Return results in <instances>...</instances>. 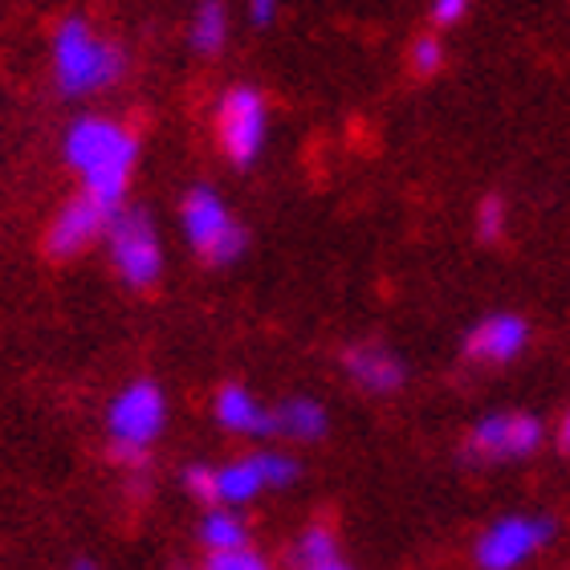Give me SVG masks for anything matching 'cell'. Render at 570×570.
Returning <instances> with one entry per match:
<instances>
[{
	"mask_svg": "<svg viewBox=\"0 0 570 570\" xmlns=\"http://www.w3.org/2000/svg\"><path fill=\"white\" fill-rule=\"evenodd\" d=\"M66 159L82 179V191H90L107 208H119L131 188L135 164H139V142L119 122L78 119L66 131Z\"/></svg>",
	"mask_w": 570,
	"mask_h": 570,
	"instance_id": "6da1fadb",
	"label": "cell"
},
{
	"mask_svg": "<svg viewBox=\"0 0 570 570\" xmlns=\"http://www.w3.org/2000/svg\"><path fill=\"white\" fill-rule=\"evenodd\" d=\"M119 73L122 53L110 41H102L90 24L78 21V17L58 24V33H53V78H58L61 95H98V90L119 82Z\"/></svg>",
	"mask_w": 570,
	"mask_h": 570,
	"instance_id": "7a4b0ae2",
	"label": "cell"
},
{
	"mask_svg": "<svg viewBox=\"0 0 570 570\" xmlns=\"http://www.w3.org/2000/svg\"><path fill=\"white\" fill-rule=\"evenodd\" d=\"M164 424H167V400L155 383L142 380V383H131V387H122V392L115 395L110 416H107L110 452L127 464L142 461V452L159 440Z\"/></svg>",
	"mask_w": 570,
	"mask_h": 570,
	"instance_id": "3957f363",
	"label": "cell"
},
{
	"mask_svg": "<svg viewBox=\"0 0 570 570\" xmlns=\"http://www.w3.org/2000/svg\"><path fill=\"white\" fill-rule=\"evenodd\" d=\"M184 237L208 265H233L245 253V228L228 204L208 188H191L184 200Z\"/></svg>",
	"mask_w": 570,
	"mask_h": 570,
	"instance_id": "277c9868",
	"label": "cell"
},
{
	"mask_svg": "<svg viewBox=\"0 0 570 570\" xmlns=\"http://www.w3.org/2000/svg\"><path fill=\"white\" fill-rule=\"evenodd\" d=\"M107 245H110V262L119 269V277L131 289H147V285L159 282L164 274V245L155 237L151 220L135 208H115L107 225Z\"/></svg>",
	"mask_w": 570,
	"mask_h": 570,
	"instance_id": "5b68a950",
	"label": "cell"
},
{
	"mask_svg": "<svg viewBox=\"0 0 570 570\" xmlns=\"http://www.w3.org/2000/svg\"><path fill=\"white\" fill-rule=\"evenodd\" d=\"M265 135H269L265 98L257 90H249V86H233L220 98V107H216V139H220V151L237 167H249L262 155Z\"/></svg>",
	"mask_w": 570,
	"mask_h": 570,
	"instance_id": "8992f818",
	"label": "cell"
},
{
	"mask_svg": "<svg viewBox=\"0 0 570 570\" xmlns=\"http://www.w3.org/2000/svg\"><path fill=\"white\" fill-rule=\"evenodd\" d=\"M554 525L547 518H501L476 542V567L485 570H513L525 559H534L547 547Z\"/></svg>",
	"mask_w": 570,
	"mask_h": 570,
	"instance_id": "52a82bcc",
	"label": "cell"
},
{
	"mask_svg": "<svg viewBox=\"0 0 570 570\" xmlns=\"http://www.w3.org/2000/svg\"><path fill=\"white\" fill-rule=\"evenodd\" d=\"M542 444V424L525 412L485 416L469 436V461H522Z\"/></svg>",
	"mask_w": 570,
	"mask_h": 570,
	"instance_id": "ba28073f",
	"label": "cell"
},
{
	"mask_svg": "<svg viewBox=\"0 0 570 570\" xmlns=\"http://www.w3.org/2000/svg\"><path fill=\"white\" fill-rule=\"evenodd\" d=\"M110 213L102 200H95L90 191H82L78 200H70L58 213V220L49 225V253L53 257H78L82 249H90L98 237H107Z\"/></svg>",
	"mask_w": 570,
	"mask_h": 570,
	"instance_id": "9c48e42d",
	"label": "cell"
},
{
	"mask_svg": "<svg viewBox=\"0 0 570 570\" xmlns=\"http://www.w3.org/2000/svg\"><path fill=\"white\" fill-rule=\"evenodd\" d=\"M530 343V326L518 314H493V318L476 322L469 338H464V355L476 363H510Z\"/></svg>",
	"mask_w": 570,
	"mask_h": 570,
	"instance_id": "30bf717a",
	"label": "cell"
},
{
	"mask_svg": "<svg viewBox=\"0 0 570 570\" xmlns=\"http://www.w3.org/2000/svg\"><path fill=\"white\" fill-rule=\"evenodd\" d=\"M343 367H346V375L371 395H392L404 387V363H400L387 346H371V343L351 346L343 355Z\"/></svg>",
	"mask_w": 570,
	"mask_h": 570,
	"instance_id": "8fae6325",
	"label": "cell"
},
{
	"mask_svg": "<svg viewBox=\"0 0 570 570\" xmlns=\"http://www.w3.org/2000/svg\"><path fill=\"white\" fill-rule=\"evenodd\" d=\"M213 412L228 432H240V436H269L274 432V412H265L245 387H220Z\"/></svg>",
	"mask_w": 570,
	"mask_h": 570,
	"instance_id": "7c38bea8",
	"label": "cell"
},
{
	"mask_svg": "<svg viewBox=\"0 0 570 570\" xmlns=\"http://www.w3.org/2000/svg\"><path fill=\"white\" fill-rule=\"evenodd\" d=\"M262 489H269V485H265V473H262V464H257V456L225 464V469H213V501H220V505H245V501H253Z\"/></svg>",
	"mask_w": 570,
	"mask_h": 570,
	"instance_id": "4fadbf2b",
	"label": "cell"
},
{
	"mask_svg": "<svg viewBox=\"0 0 570 570\" xmlns=\"http://www.w3.org/2000/svg\"><path fill=\"white\" fill-rule=\"evenodd\" d=\"M274 432L285 440H318L326 432V412L314 400H285L274 412Z\"/></svg>",
	"mask_w": 570,
	"mask_h": 570,
	"instance_id": "5bb4252c",
	"label": "cell"
},
{
	"mask_svg": "<svg viewBox=\"0 0 570 570\" xmlns=\"http://www.w3.org/2000/svg\"><path fill=\"white\" fill-rule=\"evenodd\" d=\"M297 567L306 570H343L346 559H343V547H338V538L326 530V525H314L302 534L297 542Z\"/></svg>",
	"mask_w": 570,
	"mask_h": 570,
	"instance_id": "9a60e30c",
	"label": "cell"
},
{
	"mask_svg": "<svg viewBox=\"0 0 570 570\" xmlns=\"http://www.w3.org/2000/svg\"><path fill=\"white\" fill-rule=\"evenodd\" d=\"M200 542L208 554H216V550H237V547H249V530H245V522H240L233 510H213L208 518L200 522Z\"/></svg>",
	"mask_w": 570,
	"mask_h": 570,
	"instance_id": "2e32d148",
	"label": "cell"
},
{
	"mask_svg": "<svg viewBox=\"0 0 570 570\" xmlns=\"http://www.w3.org/2000/svg\"><path fill=\"white\" fill-rule=\"evenodd\" d=\"M228 41V12L220 0H204L191 17V46L200 53H220Z\"/></svg>",
	"mask_w": 570,
	"mask_h": 570,
	"instance_id": "e0dca14e",
	"label": "cell"
},
{
	"mask_svg": "<svg viewBox=\"0 0 570 570\" xmlns=\"http://www.w3.org/2000/svg\"><path fill=\"white\" fill-rule=\"evenodd\" d=\"M501 233H505V204H501L498 196H489V200H481V208H476V237L498 240Z\"/></svg>",
	"mask_w": 570,
	"mask_h": 570,
	"instance_id": "ac0fdd59",
	"label": "cell"
},
{
	"mask_svg": "<svg viewBox=\"0 0 570 570\" xmlns=\"http://www.w3.org/2000/svg\"><path fill=\"white\" fill-rule=\"evenodd\" d=\"M208 567L213 570H262L265 559L253 547H237V550H216V554H208Z\"/></svg>",
	"mask_w": 570,
	"mask_h": 570,
	"instance_id": "d6986e66",
	"label": "cell"
},
{
	"mask_svg": "<svg viewBox=\"0 0 570 570\" xmlns=\"http://www.w3.org/2000/svg\"><path fill=\"white\" fill-rule=\"evenodd\" d=\"M412 66L416 73H436L444 66V46H440L436 37H416V46H412Z\"/></svg>",
	"mask_w": 570,
	"mask_h": 570,
	"instance_id": "ffe728a7",
	"label": "cell"
},
{
	"mask_svg": "<svg viewBox=\"0 0 570 570\" xmlns=\"http://www.w3.org/2000/svg\"><path fill=\"white\" fill-rule=\"evenodd\" d=\"M184 485H188L191 498L213 501V469L208 464H191L188 473H184Z\"/></svg>",
	"mask_w": 570,
	"mask_h": 570,
	"instance_id": "44dd1931",
	"label": "cell"
},
{
	"mask_svg": "<svg viewBox=\"0 0 570 570\" xmlns=\"http://www.w3.org/2000/svg\"><path fill=\"white\" fill-rule=\"evenodd\" d=\"M473 0H432V21L436 24H456L469 12Z\"/></svg>",
	"mask_w": 570,
	"mask_h": 570,
	"instance_id": "7402d4cb",
	"label": "cell"
},
{
	"mask_svg": "<svg viewBox=\"0 0 570 570\" xmlns=\"http://www.w3.org/2000/svg\"><path fill=\"white\" fill-rule=\"evenodd\" d=\"M274 9H277V0H249V12H253V21L257 24L274 21Z\"/></svg>",
	"mask_w": 570,
	"mask_h": 570,
	"instance_id": "603a6c76",
	"label": "cell"
},
{
	"mask_svg": "<svg viewBox=\"0 0 570 570\" xmlns=\"http://www.w3.org/2000/svg\"><path fill=\"white\" fill-rule=\"evenodd\" d=\"M562 444L570 449V412H567V420H562Z\"/></svg>",
	"mask_w": 570,
	"mask_h": 570,
	"instance_id": "cb8c5ba5",
	"label": "cell"
}]
</instances>
